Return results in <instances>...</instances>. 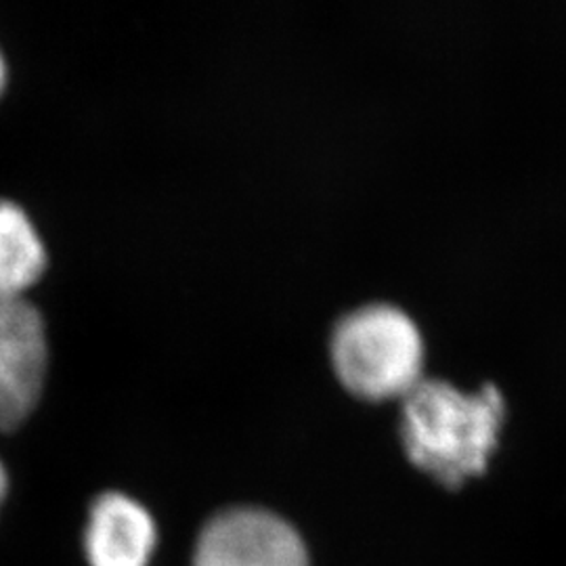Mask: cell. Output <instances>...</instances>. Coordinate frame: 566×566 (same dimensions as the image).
Returning a JSON list of instances; mask_svg holds the SVG:
<instances>
[{"instance_id": "obj_1", "label": "cell", "mask_w": 566, "mask_h": 566, "mask_svg": "<svg viewBox=\"0 0 566 566\" xmlns=\"http://www.w3.org/2000/svg\"><path fill=\"white\" fill-rule=\"evenodd\" d=\"M506 403L495 385L465 392L441 378H420L403 395L407 458L449 489L486 470L497 449Z\"/></svg>"}, {"instance_id": "obj_2", "label": "cell", "mask_w": 566, "mask_h": 566, "mask_svg": "<svg viewBox=\"0 0 566 566\" xmlns=\"http://www.w3.org/2000/svg\"><path fill=\"white\" fill-rule=\"evenodd\" d=\"M332 359L346 388L361 397L405 395L420 380L424 340L403 308L364 304L334 327Z\"/></svg>"}, {"instance_id": "obj_3", "label": "cell", "mask_w": 566, "mask_h": 566, "mask_svg": "<svg viewBox=\"0 0 566 566\" xmlns=\"http://www.w3.org/2000/svg\"><path fill=\"white\" fill-rule=\"evenodd\" d=\"M51 325L28 298H0V432L11 434L39 411L51 385Z\"/></svg>"}, {"instance_id": "obj_4", "label": "cell", "mask_w": 566, "mask_h": 566, "mask_svg": "<svg viewBox=\"0 0 566 566\" xmlns=\"http://www.w3.org/2000/svg\"><path fill=\"white\" fill-rule=\"evenodd\" d=\"M191 566H311L296 526L261 506L224 507L202 526Z\"/></svg>"}, {"instance_id": "obj_5", "label": "cell", "mask_w": 566, "mask_h": 566, "mask_svg": "<svg viewBox=\"0 0 566 566\" xmlns=\"http://www.w3.org/2000/svg\"><path fill=\"white\" fill-rule=\"evenodd\" d=\"M82 544L88 566H149L158 526L139 500L105 491L88 507Z\"/></svg>"}, {"instance_id": "obj_6", "label": "cell", "mask_w": 566, "mask_h": 566, "mask_svg": "<svg viewBox=\"0 0 566 566\" xmlns=\"http://www.w3.org/2000/svg\"><path fill=\"white\" fill-rule=\"evenodd\" d=\"M51 269V248L34 217L13 198H0V298H28Z\"/></svg>"}, {"instance_id": "obj_7", "label": "cell", "mask_w": 566, "mask_h": 566, "mask_svg": "<svg viewBox=\"0 0 566 566\" xmlns=\"http://www.w3.org/2000/svg\"><path fill=\"white\" fill-rule=\"evenodd\" d=\"M9 78H11V74H9V60H7L4 49H2V44H0V99H2L4 93H7Z\"/></svg>"}, {"instance_id": "obj_8", "label": "cell", "mask_w": 566, "mask_h": 566, "mask_svg": "<svg viewBox=\"0 0 566 566\" xmlns=\"http://www.w3.org/2000/svg\"><path fill=\"white\" fill-rule=\"evenodd\" d=\"M7 493H9V472H7V465L0 460V507L7 500Z\"/></svg>"}]
</instances>
